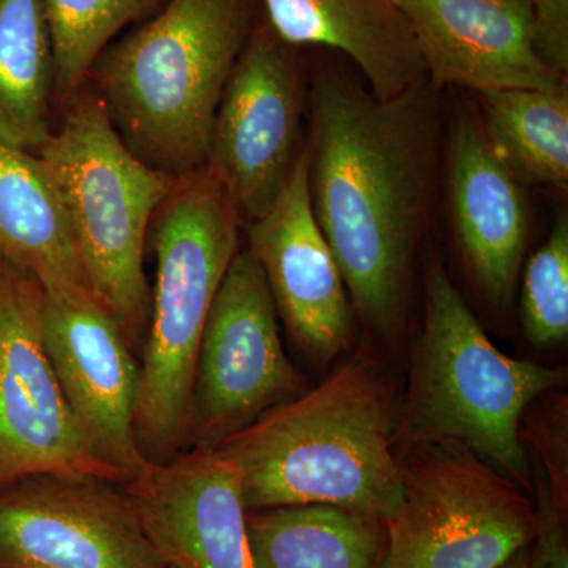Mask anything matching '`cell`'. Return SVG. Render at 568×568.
<instances>
[{
    "mask_svg": "<svg viewBox=\"0 0 568 568\" xmlns=\"http://www.w3.org/2000/svg\"><path fill=\"white\" fill-rule=\"evenodd\" d=\"M241 226L207 168L179 179L153 219L156 284L134 410L138 446L152 465L186 452L197 351Z\"/></svg>",
    "mask_w": 568,
    "mask_h": 568,
    "instance_id": "5",
    "label": "cell"
},
{
    "mask_svg": "<svg viewBox=\"0 0 568 568\" xmlns=\"http://www.w3.org/2000/svg\"><path fill=\"white\" fill-rule=\"evenodd\" d=\"M162 0H43L54 58V95L70 102L103 54L130 22Z\"/></svg>",
    "mask_w": 568,
    "mask_h": 568,
    "instance_id": "22",
    "label": "cell"
},
{
    "mask_svg": "<svg viewBox=\"0 0 568 568\" xmlns=\"http://www.w3.org/2000/svg\"><path fill=\"white\" fill-rule=\"evenodd\" d=\"M0 257L39 280L43 290H91L47 168L37 153L2 140Z\"/></svg>",
    "mask_w": 568,
    "mask_h": 568,
    "instance_id": "18",
    "label": "cell"
},
{
    "mask_svg": "<svg viewBox=\"0 0 568 568\" xmlns=\"http://www.w3.org/2000/svg\"><path fill=\"white\" fill-rule=\"evenodd\" d=\"M168 568H170V567H168Z\"/></svg>",
    "mask_w": 568,
    "mask_h": 568,
    "instance_id": "27",
    "label": "cell"
},
{
    "mask_svg": "<svg viewBox=\"0 0 568 568\" xmlns=\"http://www.w3.org/2000/svg\"><path fill=\"white\" fill-rule=\"evenodd\" d=\"M480 111L477 118L489 148L523 186L566 189L567 88L480 93Z\"/></svg>",
    "mask_w": 568,
    "mask_h": 568,
    "instance_id": "21",
    "label": "cell"
},
{
    "mask_svg": "<svg viewBox=\"0 0 568 568\" xmlns=\"http://www.w3.org/2000/svg\"><path fill=\"white\" fill-rule=\"evenodd\" d=\"M54 58L43 0H0V140L32 153L50 141Z\"/></svg>",
    "mask_w": 568,
    "mask_h": 568,
    "instance_id": "20",
    "label": "cell"
},
{
    "mask_svg": "<svg viewBox=\"0 0 568 568\" xmlns=\"http://www.w3.org/2000/svg\"><path fill=\"white\" fill-rule=\"evenodd\" d=\"M532 474L536 476L534 481L537 495V548L540 568H568L567 514L552 497L547 474L538 463L532 467Z\"/></svg>",
    "mask_w": 568,
    "mask_h": 568,
    "instance_id": "24",
    "label": "cell"
},
{
    "mask_svg": "<svg viewBox=\"0 0 568 568\" xmlns=\"http://www.w3.org/2000/svg\"><path fill=\"white\" fill-rule=\"evenodd\" d=\"M302 85L290 44L254 33L224 88L205 168L242 224L274 207L304 149Z\"/></svg>",
    "mask_w": 568,
    "mask_h": 568,
    "instance_id": "11",
    "label": "cell"
},
{
    "mask_svg": "<svg viewBox=\"0 0 568 568\" xmlns=\"http://www.w3.org/2000/svg\"><path fill=\"white\" fill-rule=\"evenodd\" d=\"M0 568H168L123 484L41 473L0 489Z\"/></svg>",
    "mask_w": 568,
    "mask_h": 568,
    "instance_id": "9",
    "label": "cell"
},
{
    "mask_svg": "<svg viewBox=\"0 0 568 568\" xmlns=\"http://www.w3.org/2000/svg\"><path fill=\"white\" fill-rule=\"evenodd\" d=\"M452 223L478 290L493 305L510 302L528 245L523 185L489 148L477 115L458 114L447 141Z\"/></svg>",
    "mask_w": 568,
    "mask_h": 568,
    "instance_id": "16",
    "label": "cell"
},
{
    "mask_svg": "<svg viewBox=\"0 0 568 568\" xmlns=\"http://www.w3.org/2000/svg\"><path fill=\"white\" fill-rule=\"evenodd\" d=\"M256 568H379L386 521L327 504L246 514Z\"/></svg>",
    "mask_w": 568,
    "mask_h": 568,
    "instance_id": "19",
    "label": "cell"
},
{
    "mask_svg": "<svg viewBox=\"0 0 568 568\" xmlns=\"http://www.w3.org/2000/svg\"><path fill=\"white\" fill-rule=\"evenodd\" d=\"M426 77L480 93L559 91L566 77L538 54L530 0H395Z\"/></svg>",
    "mask_w": 568,
    "mask_h": 568,
    "instance_id": "14",
    "label": "cell"
},
{
    "mask_svg": "<svg viewBox=\"0 0 568 568\" xmlns=\"http://www.w3.org/2000/svg\"><path fill=\"white\" fill-rule=\"evenodd\" d=\"M39 280L0 257V489L41 473L119 481L93 457L48 357Z\"/></svg>",
    "mask_w": 568,
    "mask_h": 568,
    "instance_id": "10",
    "label": "cell"
},
{
    "mask_svg": "<svg viewBox=\"0 0 568 568\" xmlns=\"http://www.w3.org/2000/svg\"><path fill=\"white\" fill-rule=\"evenodd\" d=\"M263 2L271 31L283 43L342 51L377 99H394L428 80L416 40L395 0Z\"/></svg>",
    "mask_w": 568,
    "mask_h": 568,
    "instance_id": "17",
    "label": "cell"
},
{
    "mask_svg": "<svg viewBox=\"0 0 568 568\" xmlns=\"http://www.w3.org/2000/svg\"><path fill=\"white\" fill-rule=\"evenodd\" d=\"M278 320L260 264L239 250L197 351L186 450H213L304 392L284 353Z\"/></svg>",
    "mask_w": 568,
    "mask_h": 568,
    "instance_id": "8",
    "label": "cell"
},
{
    "mask_svg": "<svg viewBox=\"0 0 568 568\" xmlns=\"http://www.w3.org/2000/svg\"><path fill=\"white\" fill-rule=\"evenodd\" d=\"M59 197L92 293L110 306L133 349L151 321L144 245L178 178L138 159L97 93L70 99L62 125L37 153Z\"/></svg>",
    "mask_w": 568,
    "mask_h": 568,
    "instance_id": "6",
    "label": "cell"
},
{
    "mask_svg": "<svg viewBox=\"0 0 568 568\" xmlns=\"http://www.w3.org/2000/svg\"><path fill=\"white\" fill-rule=\"evenodd\" d=\"M170 568H256L237 470L219 450L183 452L123 484Z\"/></svg>",
    "mask_w": 568,
    "mask_h": 568,
    "instance_id": "15",
    "label": "cell"
},
{
    "mask_svg": "<svg viewBox=\"0 0 568 568\" xmlns=\"http://www.w3.org/2000/svg\"><path fill=\"white\" fill-rule=\"evenodd\" d=\"M409 450L379 568H497L537 540L536 503L517 481L458 444Z\"/></svg>",
    "mask_w": 568,
    "mask_h": 568,
    "instance_id": "7",
    "label": "cell"
},
{
    "mask_svg": "<svg viewBox=\"0 0 568 568\" xmlns=\"http://www.w3.org/2000/svg\"><path fill=\"white\" fill-rule=\"evenodd\" d=\"M523 332L530 345L558 346L568 335V215H556L547 241L526 265Z\"/></svg>",
    "mask_w": 568,
    "mask_h": 568,
    "instance_id": "23",
    "label": "cell"
},
{
    "mask_svg": "<svg viewBox=\"0 0 568 568\" xmlns=\"http://www.w3.org/2000/svg\"><path fill=\"white\" fill-rule=\"evenodd\" d=\"M432 81L381 100L346 74L312 88L308 185L355 315L376 334L405 320L414 260L435 207L439 100Z\"/></svg>",
    "mask_w": 568,
    "mask_h": 568,
    "instance_id": "1",
    "label": "cell"
},
{
    "mask_svg": "<svg viewBox=\"0 0 568 568\" xmlns=\"http://www.w3.org/2000/svg\"><path fill=\"white\" fill-rule=\"evenodd\" d=\"M250 0H168L91 71L115 130L149 166L203 170L227 80L250 39Z\"/></svg>",
    "mask_w": 568,
    "mask_h": 568,
    "instance_id": "3",
    "label": "cell"
},
{
    "mask_svg": "<svg viewBox=\"0 0 568 568\" xmlns=\"http://www.w3.org/2000/svg\"><path fill=\"white\" fill-rule=\"evenodd\" d=\"M48 357L93 457L122 484L148 473L134 433L140 364L121 321L91 290H44Z\"/></svg>",
    "mask_w": 568,
    "mask_h": 568,
    "instance_id": "12",
    "label": "cell"
},
{
    "mask_svg": "<svg viewBox=\"0 0 568 568\" xmlns=\"http://www.w3.org/2000/svg\"><path fill=\"white\" fill-rule=\"evenodd\" d=\"M246 226L280 320L304 353L331 362L353 338L355 312L313 213L306 148L274 207Z\"/></svg>",
    "mask_w": 568,
    "mask_h": 568,
    "instance_id": "13",
    "label": "cell"
},
{
    "mask_svg": "<svg viewBox=\"0 0 568 568\" xmlns=\"http://www.w3.org/2000/svg\"><path fill=\"white\" fill-rule=\"evenodd\" d=\"M560 369L497 349L446 268L433 256L425 271V323L414 357L396 443L458 444L532 491L521 437L526 410L562 386Z\"/></svg>",
    "mask_w": 568,
    "mask_h": 568,
    "instance_id": "4",
    "label": "cell"
},
{
    "mask_svg": "<svg viewBox=\"0 0 568 568\" xmlns=\"http://www.w3.org/2000/svg\"><path fill=\"white\" fill-rule=\"evenodd\" d=\"M538 54L566 77L568 70V0H530Z\"/></svg>",
    "mask_w": 568,
    "mask_h": 568,
    "instance_id": "25",
    "label": "cell"
},
{
    "mask_svg": "<svg viewBox=\"0 0 568 568\" xmlns=\"http://www.w3.org/2000/svg\"><path fill=\"white\" fill-rule=\"evenodd\" d=\"M497 568H540V558H538L537 540L529 547L523 548L517 555L511 556L507 562Z\"/></svg>",
    "mask_w": 568,
    "mask_h": 568,
    "instance_id": "26",
    "label": "cell"
},
{
    "mask_svg": "<svg viewBox=\"0 0 568 568\" xmlns=\"http://www.w3.org/2000/svg\"><path fill=\"white\" fill-rule=\"evenodd\" d=\"M399 410L386 365L358 353L213 450L237 470L248 511L327 504L386 521L402 499Z\"/></svg>",
    "mask_w": 568,
    "mask_h": 568,
    "instance_id": "2",
    "label": "cell"
}]
</instances>
